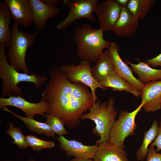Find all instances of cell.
Wrapping results in <instances>:
<instances>
[{
    "instance_id": "23",
    "label": "cell",
    "mask_w": 161,
    "mask_h": 161,
    "mask_svg": "<svg viewBox=\"0 0 161 161\" xmlns=\"http://www.w3.org/2000/svg\"><path fill=\"white\" fill-rule=\"evenodd\" d=\"M159 127L157 120L155 119L149 130L145 132L143 142L136 153L137 160L143 161L146 157L148 146L157 136Z\"/></svg>"
},
{
    "instance_id": "31",
    "label": "cell",
    "mask_w": 161,
    "mask_h": 161,
    "mask_svg": "<svg viewBox=\"0 0 161 161\" xmlns=\"http://www.w3.org/2000/svg\"><path fill=\"white\" fill-rule=\"evenodd\" d=\"M41 1L45 4L50 7H55L57 4L60 3L61 0H41Z\"/></svg>"
},
{
    "instance_id": "13",
    "label": "cell",
    "mask_w": 161,
    "mask_h": 161,
    "mask_svg": "<svg viewBox=\"0 0 161 161\" xmlns=\"http://www.w3.org/2000/svg\"><path fill=\"white\" fill-rule=\"evenodd\" d=\"M14 22L28 27L33 23L32 12L29 0H4Z\"/></svg>"
},
{
    "instance_id": "26",
    "label": "cell",
    "mask_w": 161,
    "mask_h": 161,
    "mask_svg": "<svg viewBox=\"0 0 161 161\" xmlns=\"http://www.w3.org/2000/svg\"><path fill=\"white\" fill-rule=\"evenodd\" d=\"M44 117L46 119L45 123L50 126L52 130L58 135L67 134L68 132L64 127L63 121L58 116L51 113L47 114Z\"/></svg>"
},
{
    "instance_id": "3",
    "label": "cell",
    "mask_w": 161,
    "mask_h": 161,
    "mask_svg": "<svg viewBox=\"0 0 161 161\" xmlns=\"http://www.w3.org/2000/svg\"><path fill=\"white\" fill-rule=\"evenodd\" d=\"M4 48V45L0 44V78L3 81L2 97L21 96L22 91L18 86L21 82L33 83L36 88H41L47 81V77L32 72L29 75L18 72L9 63Z\"/></svg>"
},
{
    "instance_id": "22",
    "label": "cell",
    "mask_w": 161,
    "mask_h": 161,
    "mask_svg": "<svg viewBox=\"0 0 161 161\" xmlns=\"http://www.w3.org/2000/svg\"><path fill=\"white\" fill-rule=\"evenodd\" d=\"M2 109L5 111L12 114L22 121L26 125L27 128L30 131L36 132L40 134H43L47 137H55V133L50 126L45 123H42L36 121L33 118L22 117L13 112L6 107Z\"/></svg>"
},
{
    "instance_id": "18",
    "label": "cell",
    "mask_w": 161,
    "mask_h": 161,
    "mask_svg": "<svg viewBox=\"0 0 161 161\" xmlns=\"http://www.w3.org/2000/svg\"><path fill=\"white\" fill-rule=\"evenodd\" d=\"M95 66L91 69L92 76L99 82L107 77L117 75L108 50H106L99 56Z\"/></svg>"
},
{
    "instance_id": "7",
    "label": "cell",
    "mask_w": 161,
    "mask_h": 161,
    "mask_svg": "<svg viewBox=\"0 0 161 161\" xmlns=\"http://www.w3.org/2000/svg\"><path fill=\"white\" fill-rule=\"evenodd\" d=\"M97 0H63V4L69 9L66 18L56 25L58 30H63L76 20L86 18L92 22L96 20L95 12Z\"/></svg>"
},
{
    "instance_id": "6",
    "label": "cell",
    "mask_w": 161,
    "mask_h": 161,
    "mask_svg": "<svg viewBox=\"0 0 161 161\" xmlns=\"http://www.w3.org/2000/svg\"><path fill=\"white\" fill-rule=\"evenodd\" d=\"M143 104L141 102L136 109L131 112L123 109L120 110L119 117L116 120L110 131V142L117 147L124 148L125 139L134 133L137 127L135 118L143 108Z\"/></svg>"
},
{
    "instance_id": "4",
    "label": "cell",
    "mask_w": 161,
    "mask_h": 161,
    "mask_svg": "<svg viewBox=\"0 0 161 161\" xmlns=\"http://www.w3.org/2000/svg\"><path fill=\"white\" fill-rule=\"evenodd\" d=\"M115 100L114 98L110 97L107 101L101 103L98 99L94 103L89 112L81 117V120L88 119L95 123L93 133L100 137L95 142L97 145L109 141L110 131L118 114L114 106Z\"/></svg>"
},
{
    "instance_id": "36",
    "label": "cell",
    "mask_w": 161,
    "mask_h": 161,
    "mask_svg": "<svg viewBox=\"0 0 161 161\" xmlns=\"http://www.w3.org/2000/svg\"></svg>"
},
{
    "instance_id": "25",
    "label": "cell",
    "mask_w": 161,
    "mask_h": 161,
    "mask_svg": "<svg viewBox=\"0 0 161 161\" xmlns=\"http://www.w3.org/2000/svg\"><path fill=\"white\" fill-rule=\"evenodd\" d=\"M9 127L6 131V133L12 138L13 144L17 145L20 149H23L29 146L24 136L21 129L15 127L11 123H9Z\"/></svg>"
},
{
    "instance_id": "10",
    "label": "cell",
    "mask_w": 161,
    "mask_h": 161,
    "mask_svg": "<svg viewBox=\"0 0 161 161\" xmlns=\"http://www.w3.org/2000/svg\"><path fill=\"white\" fill-rule=\"evenodd\" d=\"M121 8L115 0H108L98 3L95 12L97 15L100 29L111 30L118 19Z\"/></svg>"
},
{
    "instance_id": "11",
    "label": "cell",
    "mask_w": 161,
    "mask_h": 161,
    "mask_svg": "<svg viewBox=\"0 0 161 161\" xmlns=\"http://www.w3.org/2000/svg\"><path fill=\"white\" fill-rule=\"evenodd\" d=\"M59 143V147L68 156L80 159H93L98 145H86L75 140H69L63 135L56 137Z\"/></svg>"
},
{
    "instance_id": "27",
    "label": "cell",
    "mask_w": 161,
    "mask_h": 161,
    "mask_svg": "<svg viewBox=\"0 0 161 161\" xmlns=\"http://www.w3.org/2000/svg\"><path fill=\"white\" fill-rule=\"evenodd\" d=\"M25 137L29 146L35 151H39L43 149H49L55 146L53 142L40 139L31 134L26 135Z\"/></svg>"
},
{
    "instance_id": "12",
    "label": "cell",
    "mask_w": 161,
    "mask_h": 161,
    "mask_svg": "<svg viewBox=\"0 0 161 161\" xmlns=\"http://www.w3.org/2000/svg\"><path fill=\"white\" fill-rule=\"evenodd\" d=\"M119 47L116 42H112L108 51L114 64L117 74L129 83L137 90L140 92L144 84L136 78L132 70L121 58Z\"/></svg>"
},
{
    "instance_id": "2",
    "label": "cell",
    "mask_w": 161,
    "mask_h": 161,
    "mask_svg": "<svg viewBox=\"0 0 161 161\" xmlns=\"http://www.w3.org/2000/svg\"><path fill=\"white\" fill-rule=\"evenodd\" d=\"M103 32L88 24L77 27L74 39L77 47V56L82 60L95 62L103 49H109L112 42L104 39Z\"/></svg>"
},
{
    "instance_id": "33",
    "label": "cell",
    "mask_w": 161,
    "mask_h": 161,
    "mask_svg": "<svg viewBox=\"0 0 161 161\" xmlns=\"http://www.w3.org/2000/svg\"><path fill=\"white\" fill-rule=\"evenodd\" d=\"M69 161H94V160L93 159L90 158L80 159L74 158Z\"/></svg>"
},
{
    "instance_id": "17",
    "label": "cell",
    "mask_w": 161,
    "mask_h": 161,
    "mask_svg": "<svg viewBox=\"0 0 161 161\" xmlns=\"http://www.w3.org/2000/svg\"><path fill=\"white\" fill-rule=\"evenodd\" d=\"M93 160L94 161H129L124 148L117 147L109 141L98 145Z\"/></svg>"
},
{
    "instance_id": "20",
    "label": "cell",
    "mask_w": 161,
    "mask_h": 161,
    "mask_svg": "<svg viewBox=\"0 0 161 161\" xmlns=\"http://www.w3.org/2000/svg\"><path fill=\"white\" fill-rule=\"evenodd\" d=\"M99 83L105 89L110 88L114 91H126L132 94L137 98L140 95V92L117 74L109 76Z\"/></svg>"
},
{
    "instance_id": "16",
    "label": "cell",
    "mask_w": 161,
    "mask_h": 161,
    "mask_svg": "<svg viewBox=\"0 0 161 161\" xmlns=\"http://www.w3.org/2000/svg\"><path fill=\"white\" fill-rule=\"evenodd\" d=\"M29 1L33 13V23L39 30H43L48 20L56 17L60 12L59 8L47 5L41 0Z\"/></svg>"
},
{
    "instance_id": "8",
    "label": "cell",
    "mask_w": 161,
    "mask_h": 161,
    "mask_svg": "<svg viewBox=\"0 0 161 161\" xmlns=\"http://www.w3.org/2000/svg\"><path fill=\"white\" fill-rule=\"evenodd\" d=\"M91 66L90 62L83 60L77 65L64 64L61 67L70 82L83 83L90 89L95 103L98 100L96 90L98 88L105 89L93 77Z\"/></svg>"
},
{
    "instance_id": "28",
    "label": "cell",
    "mask_w": 161,
    "mask_h": 161,
    "mask_svg": "<svg viewBox=\"0 0 161 161\" xmlns=\"http://www.w3.org/2000/svg\"><path fill=\"white\" fill-rule=\"evenodd\" d=\"M146 157V161H161V153H158L154 146H149Z\"/></svg>"
},
{
    "instance_id": "21",
    "label": "cell",
    "mask_w": 161,
    "mask_h": 161,
    "mask_svg": "<svg viewBox=\"0 0 161 161\" xmlns=\"http://www.w3.org/2000/svg\"><path fill=\"white\" fill-rule=\"evenodd\" d=\"M12 18L10 12L3 2L0 3V44L8 48L11 40L10 25Z\"/></svg>"
},
{
    "instance_id": "29",
    "label": "cell",
    "mask_w": 161,
    "mask_h": 161,
    "mask_svg": "<svg viewBox=\"0 0 161 161\" xmlns=\"http://www.w3.org/2000/svg\"><path fill=\"white\" fill-rule=\"evenodd\" d=\"M159 127L157 136L150 145V146L156 147V151L158 152L161 150V121L159 123Z\"/></svg>"
},
{
    "instance_id": "24",
    "label": "cell",
    "mask_w": 161,
    "mask_h": 161,
    "mask_svg": "<svg viewBox=\"0 0 161 161\" xmlns=\"http://www.w3.org/2000/svg\"><path fill=\"white\" fill-rule=\"evenodd\" d=\"M155 1L154 0H130L127 8L137 19H143L150 11Z\"/></svg>"
},
{
    "instance_id": "15",
    "label": "cell",
    "mask_w": 161,
    "mask_h": 161,
    "mask_svg": "<svg viewBox=\"0 0 161 161\" xmlns=\"http://www.w3.org/2000/svg\"><path fill=\"white\" fill-rule=\"evenodd\" d=\"M139 25L138 20L127 7H122L120 16L111 30L117 35L130 37L135 34Z\"/></svg>"
},
{
    "instance_id": "32",
    "label": "cell",
    "mask_w": 161,
    "mask_h": 161,
    "mask_svg": "<svg viewBox=\"0 0 161 161\" xmlns=\"http://www.w3.org/2000/svg\"><path fill=\"white\" fill-rule=\"evenodd\" d=\"M121 8L127 7L130 0H115Z\"/></svg>"
},
{
    "instance_id": "19",
    "label": "cell",
    "mask_w": 161,
    "mask_h": 161,
    "mask_svg": "<svg viewBox=\"0 0 161 161\" xmlns=\"http://www.w3.org/2000/svg\"><path fill=\"white\" fill-rule=\"evenodd\" d=\"M138 61L137 64L132 63L126 59V63L129 64L131 69L138 76L139 80L145 84L150 81L161 80V69H156L151 68L146 63Z\"/></svg>"
},
{
    "instance_id": "5",
    "label": "cell",
    "mask_w": 161,
    "mask_h": 161,
    "mask_svg": "<svg viewBox=\"0 0 161 161\" xmlns=\"http://www.w3.org/2000/svg\"><path fill=\"white\" fill-rule=\"evenodd\" d=\"M38 34L20 31L18 25L14 22L11 29V40L7 55L9 63L19 72L29 74V68L26 62V52L35 43Z\"/></svg>"
},
{
    "instance_id": "9",
    "label": "cell",
    "mask_w": 161,
    "mask_h": 161,
    "mask_svg": "<svg viewBox=\"0 0 161 161\" xmlns=\"http://www.w3.org/2000/svg\"><path fill=\"white\" fill-rule=\"evenodd\" d=\"M8 106L17 108L26 114V117L34 118L37 114L44 117L49 112V103L41 99L38 103H31L26 100L21 96H10L0 98V109Z\"/></svg>"
},
{
    "instance_id": "35",
    "label": "cell",
    "mask_w": 161,
    "mask_h": 161,
    "mask_svg": "<svg viewBox=\"0 0 161 161\" xmlns=\"http://www.w3.org/2000/svg\"><path fill=\"white\" fill-rule=\"evenodd\" d=\"M6 161V160H4V161Z\"/></svg>"
},
{
    "instance_id": "34",
    "label": "cell",
    "mask_w": 161,
    "mask_h": 161,
    "mask_svg": "<svg viewBox=\"0 0 161 161\" xmlns=\"http://www.w3.org/2000/svg\"><path fill=\"white\" fill-rule=\"evenodd\" d=\"M27 161H36L35 159L33 158H30Z\"/></svg>"
},
{
    "instance_id": "14",
    "label": "cell",
    "mask_w": 161,
    "mask_h": 161,
    "mask_svg": "<svg viewBox=\"0 0 161 161\" xmlns=\"http://www.w3.org/2000/svg\"><path fill=\"white\" fill-rule=\"evenodd\" d=\"M140 92L146 112H154L161 109V80L144 84Z\"/></svg>"
},
{
    "instance_id": "30",
    "label": "cell",
    "mask_w": 161,
    "mask_h": 161,
    "mask_svg": "<svg viewBox=\"0 0 161 161\" xmlns=\"http://www.w3.org/2000/svg\"><path fill=\"white\" fill-rule=\"evenodd\" d=\"M149 65L153 67H161V53L157 56L150 59H147L146 62Z\"/></svg>"
},
{
    "instance_id": "1",
    "label": "cell",
    "mask_w": 161,
    "mask_h": 161,
    "mask_svg": "<svg viewBox=\"0 0 161 161\" xmlns=\"http://www.w3.org/2000/svg\"><path fill=\"white\" fill-rule=\"evenodd\" d=\"M49 77L41 94V99L49 103V113L58 116L70 129L76 128L94 103L91 91L83 83L69 81L61 67L50 68Z\"/></svg>"
}]
</instances>
